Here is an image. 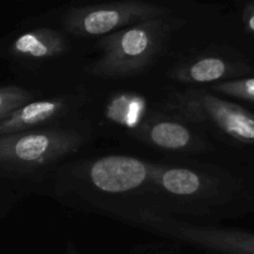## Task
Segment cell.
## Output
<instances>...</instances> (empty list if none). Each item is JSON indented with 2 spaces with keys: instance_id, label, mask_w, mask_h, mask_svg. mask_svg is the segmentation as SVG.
<instances>
[{
  "instance_id": "obj_1",
  "label": "cell",
  "mask_w": 254,
  "mask_h": 254,
  "mask_svg": "<svg viewBox=\"0 0 254 254\" xmlns=\"http://www.w3.org/2000/svg\"><path fill=\"white\" fill-rule=\"evenodd\" d=\"M37 195L108 218L134 208L202 222L241 218L254 213V158L82 154L57 168Z\"/></svg>"
},
{
  "instance_id": "obj_2",
  "label": "cell",
  "mask_w": 254,
  "mask_h": 254,
  "mask_svg": "<svg viewBox=\"0 0 254 254\" xmlns=\"http://www.w3.org/2000/svg\"><path fill=\"white\" fill-rule=\"evenodd\" d=\"M88 45L73 39L44 12L22 19L0 36V62L14 82L45 93L84 83Z\"/></svg>"
},
{
  "instance_id": "obj_3",
  "label": "cell",
  "mask_w": 254,
  "mask_h": 254,
  "mask_svg": "<svg viewBox=\"0 0 254 254\" xmlns=\"http://www.w3.org/2000/svg\"><path fill=\"white\" fill-rule=\"evenodd\" d=\"M206 4L184 14L145 20L92 42L84 78L118 83L150 78L183 42Z\"/></svg>"
},
{
  "instance_id": "obj_4",
  "label": "cell",
  "mask_w": 254,
  "mask_h": 254,
  "mask_svg": "<svg viewBox=\"0 0 254 254\" xmlns=\"http://www.w3.org/2000/svg\"><path fill=\"white\" fill-rule=\"evenodd\" d=\"M97 139L92 118L0 136V184L22 198L37 195L57 168L82 155Z\"/></svg>"
},
{
  "instance_id": "obj_5",
  "label": "cell",
  "mask_w": 254,
  "mask_h": 254,
  "mask_svg": "<svg viewBox=\"0 0 254 254\" xmlns=\"http://www.w3.org/2000/svg\"><path fill=\"white\" fill-rule=\"evenodd\" d=\"M198 0H68L44 11L73 39L92 42L145 20L197 9Z\"/></svg>"
},
{
  "instance_id": "obj_6",
  "label": "cell",
  "mask_w": 254,
  "mask_h": 254,
  "mask_svg": "<svg viewBox=\"0 0 254 254\" xmlns=\"http://www.w3.org/2000/svg\"><path fill=\"white\" fill-rule=\"evenodd\" d=\"M91 111L97 135L129 145L138 131L158 111L159 88L151 79L93 83Z\"/></svg>"
},
{
  "instance_id": "obj_7",
  "label": "cell",
  "mask_w": 254,
  "mask_h": 254,
  "mask_svg": "<svg viewBox=\"0 0 254 254\" xmlns=\"http://www.w3.org/2000/svg\"><path fill=\"white\" fill-rule=\"evenodd\" d=\"M93 101L94 87L91 82L44 94L0 119V136L41 130L91 118Z\"/></svg>"
},
{
  "instance_id": "obj_8",
  "label": "cell",
  "mask_w": 254,
  "mask_h": 254,
  "mask_svg": "<svg viewBox=\"0 0 254 254\" xmlns=\"http://www.w3.org/2000/svg\"><path fill=\"white\" fill-rule=\"evenodd\" d=\"M129 146L156 155L178 158L238 154L221 146L200 127L159 109L144 124Z\"/></svg>"
},
{
  "instance_id": "obj_9",
  "label": "cell",
  "mask_w": 254,
  "mask_h": 254,
  "mask_svg": "<svg viewBox=\"0 0 254 254\" xmlns=\"http://www.w3.org/2000/svg\"><path fill=\"white\" fill-rule=\"evenodd\" d=\"M228 11L236 40L254 61V0H231Z\"/></svg>"
},
{
  "instance_id": "obj_10",
  "label": "cell",
  "mask_w": 254,
  "mask_h": 254,
  "mask_svg": "<svg viewBox=\"0 0 254 254\" xmlns=\"http://www.w3.org/2000/svg\"><path fill=\"white\" fill-rule=\"evenodd\" d=\"M45 92L22 86L16 82L0 83V119L16 111L27 102L44 96Z\"/></svg>"
},
{
  "instance_id": "obj_11",
  "label": "cell",
  "mask_w": 254,
  "mask_h": 254,
  "mask_svg": "<svg viewBox=\"0 0 254 254\" xmlns=\"http://www.w3.org/2000/svg\"><path fill=\"white\" fill-rule=\"evenodd\" d=\"M207 89L238 102L254 111V76L221 82L207 87Z\"/></svg>"
},
{
  "instance_id": "obj_12",
  "label": "cell",
  "mask_w": 254,
  "mask_h": 254,
  "mask_svg": "<svg viewBox=\"0 0 254 254\" xmlns=\"http://www.w3.org/2000/svg\"><path fill=\"white\" fill-rule=\"evenodd\" d=\"M20 200H22L21 196L17 195L11 189L0 184V220L6 217Z\"/></svg>"
},
{
  "instance_id": "obj_13",
  "label": "cell",
  "mask_w": 254,
  "mask_h": 254,
  "mask_svg": "<svg viewBox=\"0 0 254 254\" xmlns=\"http://www.w3.org/2000/svg\"><path fill=\"white\" fill-rule=\"evenodd\" d=\"M150 246V248L153 250V252L155 254H178L176 253L175 250H173V246H171V242L168 240H164V243L160 242V243H153V245H149ZM143 251L145 252L146 254H153L151 253V251L149 250V247L146 246L145 250L143 248Z\"/></svg>"
},
{
  "instance_id": "obj_14",
  "label": "cell",
  "mask_w": 254,
  "mask_h": 254,
  "mask_svg": "<svg viewBox=\"0 0 254 254\" xmlns=\"http://www.w3.org/2000/svg\"><path fill=\"white\" fill-rule=\"evenodd\" d=\"M66 254H79V252H78V250H77L76 246H74L73 243L68 242V243H67Z\"/></svg>"
},
{
  "instance_id": "obj_15",
  "label": "cell",
  "mask_w": 254,
  "mask_h": 254,
  "mask_svg": "<svg viewBox=\"0 0 254 254\" xmlns=\"http://www.w3.org/2000/svg\"><path fill=\"white\" fill-rule=\"evenodd\" d=\"M15 1H22V0H15Z\"/></svg>"
}]
</instances>
